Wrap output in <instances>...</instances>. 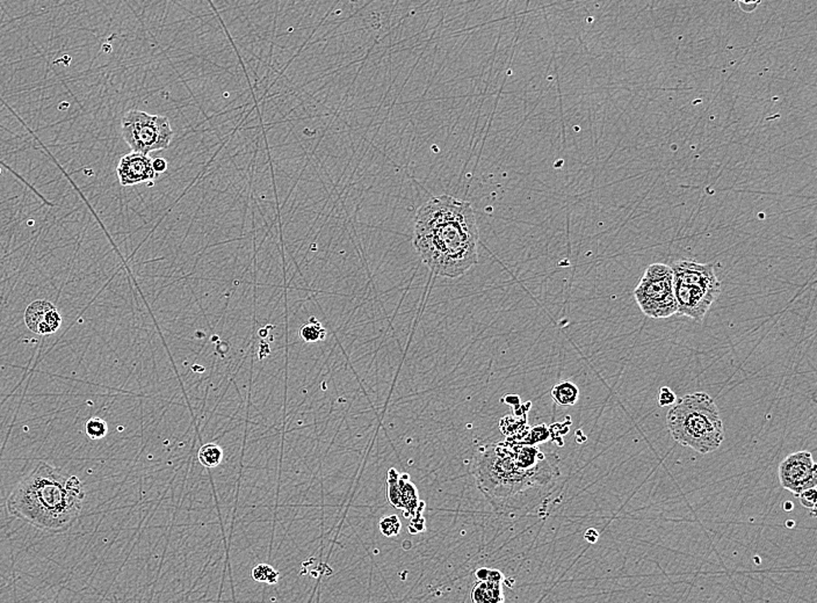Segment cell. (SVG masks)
I'll use <instances>...</instances> for the list:
<instances>
[{"instance_id":"obj_14","label":"cell","mask_w":817,"mask_h":603,"mask_svg":"<svg viewBox=\"0 0 817 603\" xmlns=\"http://www.w3.org/2000/svg\"><path fill=\"white\" fill-rule=\"evenodd\" d=\"M300 335L305 342H317L324 340L327 337V331L316 318H310L308 323L304 324L300 330Z\"/></svg>"},{"instance_id":"obj_2","label":"cell","mask_w":817,"mask_h":603,"mask_svg":"<svg viewBox=\"0 0 817 603\" xmlns=\"http://www.w3.org/2000/svg\"><path fill=\"white\" fill-rule=\"evenodd\" d=\"M84 485L77 476L40 462L7 498V512L41 532L62 534L77 522L84 505Z\"/></svg>"},{"instance_id":"obj_26","label":"cell","mask_w":817,"mask_h":603,"mask_svg":"<svg viewBox=\"0 0 817 603\" xmlns=\"http://www.w3.org/2000/svg\"><path fill=\"white\" fill-rule=\"evenodd\" d=\"M786 526L790 527V528H792V527L795 526V522H794V521H790H790H788V522H786Z\"/></svg>"},{"instance_id":"obj_21","label":"cell","mask_w":817,"mask_h":603,"mask_svg":"<svg viewBox=\"0 0 817 603\" xmlns=\"http://www.w3.org/2000/svg\"><path fill=\"white\" fill-rule=\"evenodd\" d=\"M657 401L661 408L672 406L677 401V396L668 387H662L657 394Z\"/></svg>"},{"instance_id":"obj_12","label":"cell","mask_w":817,"mask_h":603,"mask_svg":"<svg viewBox=\"0 0 817 603\" xmlns=\"http://www.w3.org/2000/svg\"><path fill=\"white\" fill-rule=\"evenodd\" d=\"M551 397L560 406H574L579 399V389L570 381H562L551 389Z\"/></svg>"},{"instance_id":"obj_22","label":"cell","mask_w":817,"mask_h":603,"mask_svg":"<svg viewBox=\"0 0 817 603\" xmlns=\"http://www.w3.org/2000/svg\"><path fill=\"white\" fill-rule=\"evenodd\" d=\"M737 3L743 12L753 13V11L756 10L758 5L762 3V0H737Z\"/></svg>"},{"instance_id":"obj_17","label":"cell","mask_w":817,"mask_h":603,"mask_svg":"<svg viewBox=\"0 0 817 603\" xmlns=\"http://www.w3.org/2000/svg\"><path fill=\"white\" fill-rule=\"evenodd\" d=\"M378 527H380V530L383 535L387 536V537H392V536L399 535V532L402 529V523L399 521V516L389 515L381 519L378 523Z\"/></svg>"},{"instance_id":"obj_5","label":"cell","mask_w":817,"mask_h":603,"mask_svg":"<svg viewBox=\"0 0 817 603\" xmlns=\"http://www.w3.org/2000/svg\"><path fill=\"white\" fill-rule=\"evenodd\" d=\"M671 268L677 314L701 321L721 291L714 265L682 259Z\"/></svg>"},{"instance_id":"obj_13","label":"cell","mask_w":817,"mask_h":603,"mask_svg":"<svg viewBox=\"0 0 817 603\" xmlns=\"http://www.w3.org/2000/svg\"><path fill=\"white\" fill-rule=\"evenodd\" d=\"M199 462L207 469L217 468L221 464L223 459V450L220 445L215 443H206L200 448Z\"/></svg>"},{"instance_id":"obj_19","label":"cell","mask_w":817,"mask_h":603,"mask_svg":"<svg viewBox=\"0 0 817 603\" xmlns=\"http://www.w3.org/2000/svg\"><path fill=\"white\" fill-rule=\"evenodd\" d=\"M800 499L801 505L807 509H811V514L815 516L816 511V487L804 490L797 496Z\"/></svg>"},{"instance_id":"obj_20","label":"cell","mask_w":817,"mask_h":603,"mask_svg":"<svg viewBox=\"0 0 817 603\" xmlns=\"http://www.w3.org/2000/svg\"><path fill=\"white\" fill-rule=\"evenodd\" d=\"M549 435L551 433H549L547 426H537L530 431V441H526V445H534L540 443V442L546 441L549 438Z\"/></svg>"},{"instance_id":"obj_15","label":"cell","mask_w":817,"mask_h":603,"mask_svg":"<svg viewBox=\"0 0 817 603\" xmlns=\"http://www.w3.org/2000/svg\"><path fill=\"white\" fill-rule=\"evenodd\" d=\"M252 579L256 580L258 583H268V585H275L279 581L280 574L277 569H274L270 565L267 564H259L254 567L251 572Z\"/></svg>"},{"instance_id":"obj_4","label":"cell","mask_w":817,"mask_h":603,"mask_svg":"<svg viewBox=\"0 0 817 603\" xmlns=\"http://www.w3.org/2000/svg\"><path fill=\"white\" fill-rule=\"evenodd\" d=\"M666 426L677 443L701 455L715 452L725 438L719 408L706 392L677 398L666 415Z\"/></svg>"},{"instance_id":"obj_3","label":"cell","mask_w":817,"mask_h":603,"mask_svg":"<svg viewBox=\"0 0 817 603\" xmlns=\"http://www.w3.org/2000/svg\"><path fill=\"white\" fill-rule=\"evenodd\" d=\"M560 459L549 454L533 469L521 468L511 456L509 445H486L475 454L473 475L477 486L496 512L526 508L541 490L560 476Z\"/></svg>"},{"instance_id":"obj_10","label":"cell","mask_w":817,"mask_h":603,"mask_svg":"<svg viewBox=\"0 0 817 603\" xmlns=\"http://www.w3.org/2000/svg\"><path fill=\"white\" fill-rule=\"evenodd\" d=\"M28 328L41 335H50L60 330L62 317L54 304L48 300H35L25 312Z\"/></svg>"},{"instance_id":"obj_11","label":"cell","mask_w":817,"mask_h":603,"mask_svg":"<svg viewBox=\"0 0 817 603\" xmlns=\"http://www.w3.org/2000/svg\"><path fill=\"white\" fill-rule=\"evenodd\" d=\"M472 601L475 603H500L505 601L502 583L477 581L472 590Z\"/></svg>"},{"instance_id":"obj_6","label":"cell","mask_w":817,"mask_h":603,"mask_svg":"<svg viewBox=\"0 0 817 603\" xmlns=\"http://www.w3.org/2000/svg\"><path fill=\"white\" fill-rule=\"evenodd\" d=\"M634 297L642 312L654 319H664L677 314L673 273L666 263H652L634 290Z\"/></svg>"},{"instance_id":"obj_8","label":"cell","mask_w":817,"mask_h":603,"mask_svg":"<svg viewBox=\"0 0 817 603\" xmlns=\"http://www.w3.org/2000/svg\"><path fill=\"white\" fill-rule=\"evenodd\" d=\"M779 480L783 489L797 497L804 490L816 487L817 465L809 452L787 456L779 465Z\"/></svg>"},{"instance_id":"obj_18","label":"cell","mask_w":817,"mask_h":603,"mask_svg":"<svg viewBox=\"0 0 817 603\" xmlns=\"http://www.w3.org/2000/svg\"><path fill=\"white\" fill-rule=\"evenodd\" d=\"M475 576H476L477 580H479V581H495V583H503L504 579H505V578H504L503 573L500 572V571H497V569H486V567H482V569H477L476 573H475Z\"/></svg>"},{"instance_id":"obj_24","label":"cell","mask_w":817,"mask_h":603,"mask_svg":"<svg viewBox=\"0 0 817 603\" xmlns=\"http://www.w3.org/2000/svg\"><path fill=\"white\" fill-rule=\"evenodd\" d=\"M584 539L586 542L594 544V543H597L598 539H599V532L594 529V528H589V529L585 532Z\"/></svg>"},{"instance_id":"obj_25","label":"cell","mask_w":817,"mask_h":603,"mask_svg":"<svg viewBox=\"0 0 817 603\" xmlns=\"http://www.w3.org/2000/svg\"><path fill=\"white\" fill-rule=\"evenodd\" d=\"M793 508H794V505H793V504H792V502L786 501V502H785V504H783V509H785V511H786V512H792V511H793Z\"/></svg>"},{"instance_id":"obj_1","label":"cell","mask_w":817,"mask_h":603,"mask_svg":"<svg viewBox=\"0 0 817 603\" xmlns=\"http://www.w3.org/2000/svg\"><path fill=\"white\" fill-rule=\"evenodd\" d=\"M480 233L473 206L453 196H433L415 217L413 247L431 272L456 279L479 263Z\"/></svg>"},{"instance_id":"obj_16","label":"cell","mask_w":817,"mask_h":603,"mask_svg":"<svg viewBox=\"0 0 817 603\" xmlns=\"http://www.w3.org/2000/svg\"><path fill=\"white\" fill-rule=\"evenodd\" d=\"M85 431L91 440H102L109 433V425L104 419L95 417L86 422Z\"/></svg>"},{"instance_id":"obj_7","label":"cell","mask_w":817,"mask_h":603,"mask_svg":"<svg viewBox=\"0 0 817 603\" xmlns=\"http://www.w3.org/2000/svg\"><path fill=\"white\" fill-rule=\"evenodd\" d=\"M122 137L132 152L149 155L169 146L173 130L169 118L132 109L122 118Z\"/></svg>"},{"instance_id":"obj_9","label":"cell","mask_w":817,"mask_h":603,"mask_svg":"<svg viewBox=\"0 0 817 603\" xmlns=\"http://www.w3.org/2000/svg\"><path fill=\"white\" fill-rule=\"evenodd\" d=\"M118 181L121 186H135L142 182H150L155 179L156 172L152 167V159L148 155L132 152L123 155L116 167Z\"/></svg>"},{"instance_id":"obj_23","label":"cell","mask_w":817,"mask_h":603,"mask_svg":"<svg viewBox=\"0 0 817 603\" xmlns=\"http://www.w3.org/2000/svg\"><path fill=\"white\" fill-rule=\"evenodd\" d=\"M152 167L156 173L165 172L167 169V162L164 158H156L152 160Z\"/></svg>"}]
</instances>
